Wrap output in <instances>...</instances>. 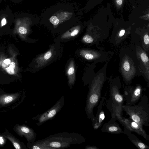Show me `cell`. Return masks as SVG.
Segmentation results:
<instances>
[{
  "instance_id": "6da1fadb",
  "label": "cell",
  "mask_w": 149,
  "mask_h": 149,
  "mask_svg": "<svg viewBox=\"0 0 149 149\" xmlns=\"http://www.w3.org/2000/svg\"><path fill=\"white\" fill-rule=\"evenodd\" d=\"M45 145L54 149H65L71 145L84 143L85 139L76 133L62 132L49 136L41 139Z\"/></svg>"
},
{
  "instance_id": "7a4b0ae2",
  "label": "cell",
  "mask_w": 149,
  "mask_h": 149,
  "mask_svg": "<svg viewBox=\"0 0 149 149\" xmlns=\"http://www.w3.org/2000/svg\"><path fill=\"white\" fill-rule=\"evenodd\" d=\"M122 109L129 118L143 126H149V103L146 95H143L137 104H124Z\"/></svg>"
},
{
  "instance_id": "3957f363",
  "label": "cell",
  "mask_w": 149,
  "mask_h": 149,
  "mask_svg": "<svg viewBox=\"0 0 149 149\" xmlns=\"http://www.w3.org/2000/svg\"><path fill=\"white\" fill-rule=\"evenodd\" d=\"M121 85L119 83H112L110 86L109 98L105 99L104 105L109 110L111 117H116V119L122 118V107L125 101L123 95L120 93Z\"/></svg>"
},
{
  "instance_id": "277c9868",
  "label": "cell",
  "mask_w": 149,
  "mask_h": 149,
  "mask_svg": "<svg viewBox=\"0 0 149 149\" xmlns=\"http://www.w3.org/2000/svg\"><path fill=\"white\" fill-rule=\"evenodd\" d=\"M64 103L65 98L62 96L51 108L42 114L37 115L32 119L37 120L36 125L40 126L47 121L52 120L61 111Z\"/></svg>"
},
{
  "instance_id": "5b68a950",
  "label": "cell",
  "mask_w": 149,
  "mask_h": 149,
  "mask_svg": "<svg viewBox=\"0 0 149 149\" xmlns=\"http://www.w3.org/2000/svg\"><path fill=\"white\" fill-rule=\"evenodd\" d=\"M144 90L138 85L134 87H126L123 94L126 101L125 104L130 105L136 104L143 95Z\"/></svg>"
},
{
  "instance_id": "8992f818",
  "label": "cell",
  "mask_w": 149,
  "mask_h": 149,
  "mask_svg": "<svg viewBox=\"0 0 149 149\" xmlns=\"http://www.w3.org/2000/svg\"><path fill=\"white\" fill-rule=\"evenodd\" d=\"M118 120L124 128H126L131 132H134L142 136L146 140H149V136L143 128V126L135 122L130 118L123 117Z\"/></svg>"
},
{
  "instance_id": "52a82bcc",
  "label": "cell",
  "mask_w": 149,
  "mask_h": 149,
  "mask_svg": "<svg viewBox=\"0 0 149 149\" xmlns=\"http://www.w3.org/2000/svg\"><path fill=\"white\" fill-rule=\"evenodd\" d=\"M116 117H111L103 125L101 129L102 132L113 134H124V131L116 121Z\"/></svg>"
},
{
  "instance_id": "ba28073f",
  "label": "cell",
  "mask_w": 149,
  "mask_h": 149,
  "mask_svg": "<svg viewBox=\"0 0 149 149\" xmlns=\"http://www.w3.org/2000/svg\"><path fill=\"white\" fill-rule=\"evenodd\" d=\"M106 99V95L101 98L97 107L96 114L92 122V126L94 130L99 129L102 125V122L105 118V114L103 109L104 101Z\"/></svg>"
},
{
  "instance_id": "9c48e42d",
  "label": "cell",
  "mask_w": 149,
  "mask_h": 149,
  "mask_svg": "<svg viewBox=\"0 0 149 149\" xmlns=\"http://www.w3.org/2000/svg\"><path fill=\"white\" fill-rule=\"evenodd\" d=\"M15 129L18 134L21 136H24L28 142L32 143L35 141L37 134L34 130L25 125L16 126Z\"/></svg>"
},
{
  "instance_id": "30bf717a",
  "label": "cell",
  "mask_w": 149,
  "mask_h": 149,
  "mask_svg": "<svg viewBox=\"0 0 149 149\" xmlns=\"http://www.w3.org/2000/svg\"><path fill=\"white\" fill-rule=\"evenodd\" d=\"M72 14V13L68 11L58 12L51 17L49 21L54 27H56L61 24L70 19Z\"/></svg>"
},
{
  "instance_id": "8fae6325",
  "label": "cell",
  "mask_w": 149,
  "mask_h": 149,
  "mask_svg": "<svg viewBox=\"0 0 149 149\" xmlns=\"http://www.w3.org/2000/svg\"><path fill=\"white\" fill-rule=\"evenodd\" d=\"M55 53L54 47L52 46L47 52L38 56L36 59V67L39 68L45 65L53 57Z\"/></svg>"
},
{
  "instance_id": "7c38bea8",
  "label": "cell",
  "mask_w": 149,
  "mask_h": 149,
  "mask_svg": "<svg viewBox=\"0 0 149 149\" xmlns=\"http://www.w3.org/2000/svg\"><path fill=\"white\" fill-rule=\"evenodd\" d=\"M124 134H126L131 141L137 148L141 149H148L149 146L139 139L131 131L126 128H124Z\"/></svg>"
},
{
  "instance_id": "4fadbf2b",
  "label": "cell",
  "mask_w": 149,
  "mask_h": 149,
  "mask_svg": "<svg viewBox=\"0 0 149 149\" xmlns=\"http://www.w3.org/2000/svg\"><path fill=\"white\" fill-rule=\"evenodd\" d=\"M66 72L68 79V84L71 89L74 84L76 78L75 65L73 60H72L70 62Z\"/></svg>"
},
{
  "instance_id": "5bb4252c",
  "label": "cell",
  "mask_w": 149,
  "mask_h": 149,
  "mask_svg": "<svg viewBox=\"0 0 149 149\" xmlns=\"http://www.w3.org/2000/svg\"><path fill=\"white\" fill-rule=\"evenodd\" d=\"M81 29L80 25L74 26L63 33L61 36V39H68L77 36Z\"/></svg>"
},
{
  "instance_id": "9a60e30c",
  "label": "cell",
  "mask_w": 149,
  "mask_h": 149,
  "mask_svg": "<svg viewBox=\"0 0 149 149\" xmlns=\"http://www.w3.org/2000/svg\"><path fill=\"white\" fill-rule=\"evenodd\" d=\"M18 96V94L2 95L0 96V104H7L15 100L17 98Z\"/></svg>"
},
{
  "instance_id": "2e32d148",
  "label": "cell",
  "mask_w": 149,
  "mask_h": 149,
  "mask_svg": "<svg viewBox=\"0 0 149 149\" xmlns=\"http://www.w3.org/2000/svg\"><path fill=\"white\" fill-rule=\"evenodd\" d=\"M28 148L32 149H52L45 145L41 140H38L32 143L28 142L27 143Z\"/></svg>"
},
{
  "instance_id": "e0dca14e",
  "label": "cell",
  "mask_w": 149,
  "mask_h": 149,
  "mask_svg": "<svg viewBox=\"0 0 149 149\" xmlns=\"http://www.w3.org/2000/svg\"><path fill=\"white\" fill-rule=\"evenodd\" d=\"M4 136L11 142L15 148L21 149L23 148L20 143L14 137L9 135H4Z\"/></svg>"
},
{
  "instance_id": "ac0fdd59",
  "label": "cell",
  "mask_w": 149,
  "mask_h": 149,
  "mask_svg": "<svg viewBox=\"0 0 149 149\" xmlns=\"http://www.w3.org/2000/svg\"><path fill=\"white\" fill-rule=\"evenodd\" d=\"M82 40L83 41L86 43H91L93 41V38L91 36L86 35L84 36L82 38Z\"/></svg>"
},
{
  "instance_id": "d6986e66",
  "label": "cell",
  "mask_w": 149,
  "mask_h": 149,
  "mask_svg": "<svg viewBox=\"0 0 149 149\" xmlns=\"http://www.w3.org/2000/svg\"><path fill=\"white\" fill-rule=\"evenodd\" d=\"M141 58L143 62L147 63L149 61V59L146 54L144 53H142L140 55Z\"/></svg>"
},
{
  "instance_id": "ffe728a7",
  "label": "cell",
  "mask_w": 149,
  "mask_h": 149,
  "mask_svg": "<svg viewBox=\"0 0 149 149\" xmlns=\"http://www.w3.org/2000/svg\"><path fill=\"white\" fill-rule=\"evenodd\" d=\"M123 68L125 71H128L130 70V65L128 61H125L124 62L123 65Z\"/></svg>"
},
{
  "instance_id": "44dd1931",
  "label": "cell",
  "mask_w": 149,
  "mask_h": 149,
  "mask_svg": "<svg viewBox=\"0 0 149 149\" xmlns=\"http://www.w3.org/2000/svg\"><path fill=\"white\" fill-rule=\"evenodd\" d=\"M19 31L22 34H25L27 32V29L24 26H21L19 28Z\"/></svg>"
},
{
  "instance_id": "7402d4cb",
  "label": "cell",
  "mask_w": 149,
  "mask_h": 149,
  "mask_svg": "<svg viewBox=\"0 0 149 149\" xmlns=\"http://www.w3.org/2000/svg\"><path fill=\"white\" fill-rule=\"evenodd\" d=\"M143 40L145 44L148 45L149 43V37L148 34H146L143 37Z\"/></svg>"
},
{
  "instance_id": "603a6c76",
  "label": "cell",
  "mask_w": 149,
  "mask_h": 149,
  "mask_svg": "<svg viewBox=\"0 0 149 149\" xmlns=\"http://www.w3.org/2000/svg\"><path fill=\"white\" fill-rule=\"evenodd\" d=\"M7 71L10 74H13L14 73V69L9 67L6 69Z\"/></svg>"
},
{
  "instance_id": "cb8c5ba5",
  "label": "cell",
  "mask_w": 149,
  "mask_h": 149,
  "mask_svg": "<svg viewBox=\"0 0 149 149\" xmlns=\"http://www.w3.org/2000/svg\"><path fill=\"white\" fill-rule=\"evenodd\" d=\"M85 149H99V148L96 146H86L85 148Z\"/></svg>"
},
{
  "instance_id": "d4e9b609",
  "label": "cell",
  "mask_w": 149,
  "mask_h": 149,
  "mask_svg": "<svg viewBox=\"0 0 149 149\" xmlns=\"http://www.w3.org/2000/svg\"><path fill=\"white\" fill-rule=\"evenodd\" d=\"M5 139L3 137L0 136V146H2L4 144Z\"/></svg>"
},
{
  "instance_id": "484cf974",
  "label": "cell",
  "mask_w": 149,
  "mask_h": 149,
  "mask_svg": "<svg viewBox=\"0 0 149 149\" xmlns=\"http://www.w3.org/2000/svg\"><path fill=\"white\" fill-rule=\"evenodd\" d=\"M6 23V20L5 18H3L1 21V24L2 26L5 25Z\"/></svg>"
},
{
  "instance_id": "4316f807",
  "label": "cell",
  "mask_w": 149,
  "mask_h": 149,
  "mask_svg": "<svg viewBox=\"0 0 149 149\" xmlns=\"http://www.w3.org/2000/svg\"><path fill=\"white\" fill-rule=\"evenodd\" d=\"M125 33V30L123 29L120 32L119 35L120 37H121L124 35Z\"/></svg>"
},
{
  "instance_id": "83f0119b",
  "label": "cell",
  "mask_w": 149,
  "mask_h": 149,
  "mask_svg": "<svg viewBox=\"0 0 149 149\" xmlns=\"http://www.w3.org/2000/svg\"><path fill=\"white\" fill-rule=\"evenodd\" d=\"M123 2V0H116V2L117 5L120 6Z\"/></svg>"
},
{
  "instance_id": "f1b7e54d",
  "label": "cell",
  "mask_w": 149,
  "mask_h": 149,
  "mask_svg": "<svg viewBox=\"0 0 149 149\" xmlns=\"http://www.w3.org/2000/svg\"><path fill=\"white\" fill-rule=\"evenodd\" d=\"M10 60L8 59H5L3 61L4 63L7 65L9 64L10 63Z\"/></svg>"
},
{
  "instance_id": "f546056e",
  "label": "cell",
  "mask_w": 149,
  "mask_h": 149,
  "mask_svg": "<svg viewBox=\"0 0 149 149\" xmlns=\"http://www.w3.org/2000/svg\"><path fill=\"white\" fill-rule=\"evenodd\" d=\"M15 63L13 62H12L10 63V65L9 67L13 68V69H14L15 68Z\"/></svg>"
}]
</instances>
